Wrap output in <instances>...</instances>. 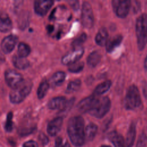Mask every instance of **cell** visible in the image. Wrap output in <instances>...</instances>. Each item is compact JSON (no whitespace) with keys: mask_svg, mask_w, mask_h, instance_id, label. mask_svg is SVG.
Listing matches in <instances>:
<instances>
[{"mask_svg":"<svg viewBox=\"0 0 147 147\" xmlns=\"http://www.w3.org/2000/svg\"><path fill=\"white\" fill-rule=\"evenodd\" d=\"M147 145V136L145 133H142L137 141L136 147H146Z\"/></svg>","mask_w":147,"mask_h":147,"instance_id":"obj_31","label":"cell"},{"mask_svg":"<svg viewBox=\"0 0 147 147\" xmlns=\"http://www.w3.org/2000/svg\"><path fill=\"white\" fill-rule=\"evenodd\" d=\"M49 82L46 79H44L43 80H42L37 90V95L38 98L41 99L44 98L49 90Z\"/></svg>","mask_w":147,"mask_h":147,"instance_id":"obj_25","label":"cell"},{"mask_svg":"<svg viewBox=\"0 0 147 147\" xmlns=\"http://www.w3.org/2000/svg\"><path fill=\"white\" fill-rule=\"evenodd\" d=\"M136 126L134 122H132L128 129L126 138L125 142L124 147H132L136 138Z\"/></svg>","mask_w":147,"mask_h":147,"instance_id":"obj_17","label":"cell"},{"mask_svg":"<svg viewBox=\"0 0 147 147\" xmlns=\"http://www.w3.org/2000/svg\"><path fill=\"white\" fill-rule=\"evenodd\" d=\"M136 33L137 45L142 51L147 44V14L142 13L138 17L136 22Z\"/></svg>","mask_w":147,"mask_h":147,"instance_id":"obj_3","label":"cell"},{"mask_svg":"<svg viewBox=\"0 0 147 147\" xmlns=\"http://www.w3.org/2000/svg\"><path fill=\"white\" fill-rule=\"evenodd\" d=\"M63 123V119L61 117H58L51 121L47 128L48 134L51 136H55L60 131Z\"/></svg>","mask_w":147,"mask_h":147,"instance_id":"obj_13","label":"cell"},{"mask_svg":"<svg viewBox=\"0 0 147 147\" xmlns=\"http://www.w3.org/2000/svg\"><path fill=\"white\" fill-rule=\"evenodd\" d=\"M61 147H71V146H70V145L69 144L68 142H65V143H63V144Z\"/></svg>","mask_w":147,"mask_h":147,"instance_id":"obj_37","label":"cell"},{"mask_svg":"<svg viewBox=\"0 0 147 147\" xmlns=\"http://www.w3.org/2000/svg\"><path fill=\"white\" fill-rule=\"evenodd\" d=\"M81 84L82 82L79 79H76L70 82L68 84L65 92L67 94H70L77 91L80 88Z\"/></svg>","mask_w":147,"mask_h":147,"instance_id":"obj_27","label":"cell"},{"mask_svg":"<svg viewBox=\"0 0 147 147\" xmlns=\"http://www.w3.org/2000/svg\"><path fill=\"white\" fill-rule=\"evenodd\" d=\"M74 102H75V98H71L69 100H67L65 106L61 110V111L63 113V112H66L67 111H69L71 109V108H72L74 103Z\"/></svg>","mask_w":147,"mask_h":147,"instance_id":"obj_33","label":"cell"},{"mask_svg":"<svg viewBox=\"0 0 147 147\" xmlns=\"http://www.w3.org/2000/svg\"><path fill=\"white\" fill-rule=\"evenodd\" d=\"M67 100L64 96H57L51 99L48 103V107L51 110L59 109L61 110L65 106Z\"/></svg>","mask_w":147,"mask_h":147,"instance_id":"obj_15","label":"cell"},{"mask_svg":"<svg viewBox=\"0 0 147 147\" xmlns=\"http://www.w3.org/2000/svg\"><path fill=\"white\" fill-rule=\"evenodd\" d=\"M108 37H109V33L107 32V30L105 28H101L96 33L95 37V41L97 45L103 47L105 46L106 44V42L108 40Z\"/></svg>","mask_w":147,"mask_h":147,"instance_id":"obj_18","label":"cell"},{"mask_svg":"<svg viewBox=\"0 0 147 147\" xmlns=\"http://www.w3.org/2000/svg\"><path fill=\"white\" fill-rule=\"evenodd\" d=\"M13 113L11 112H9L7 114L6 123L5 125V129L7 132H10L13 129Z\"/></svg>","mask_w":147,"mask_h":147,"instance_id":"obj_30","label":"cell"},{"mask_svg":"<svg viewBox=\"0 0 147 147\" xmlns=\"http://www.w3.org/2000/svg\"><path fill=\"white\" fill-rule=\"evenodd\" d=\"M101 60V55L98 51L92 52L87 58V64L90 68L95 67Z\"/></svg>","mask_w":147,"mask_h":147,"instance_id":"obj_23","label":"cell"},{"mask_svg":"<svg viewBox=\"0 0 147 147\" xmlns=\"http://www.w3.org/2000/svg\"><path fill=\"white\" fill-rule=\"evenodd\" d=\"M82 23L84 27L91 28L94 24V17L91 4L87 1L83 2L81 15Z\"/></svg>","mask_w":147,"mask_h":147,"instance_id":"obj_6","label":"cell"},{"mask_svg":"<svg viewBox=\"0 0 147 147\" xmlns=\"http://www.w3.org/2000/svg\"><path fill=\"white\" fill-rule=\"evenodd\" d=\"M100 147H111V146H109V145H104L101 146Z\"/></svg>","mask_w":147,"mask_h":147,"instance_id":"obj_38","label":"cell"},{"mask_svg":"<svg viewBox=\"0 0 147 147\" xmlns=\"http://www.w3.org/2000/svg\"><path fill=\"white\" fill-rule=\"evenodd\" d=\"M67 133L74 146H81L85 141L84 122L81 116L71 118L67 124Z\"/></svg>","mask_w":147,"mask_h":147,"instance_id":"obj_1","label":"cell"},{"mask_svg":"<svg viewBox=\"0 0 147 147\" xmlns=\"http://www.w3.org/2000/svg\"><path fill=\"white\" fill-rule=\"evenodd\" d=\"M87 40V34L85 33H82L78 37L75 38L72 42L71 45L73 47L78 48V47L80 46L83 44Z\"/></svg>","mask_w":147,"mask_h":147,"instance_id":"obj_29","label":"cell"},{"mask_svg":"<svg viewBox=\"0 0 147 147\" xmlns=\"http://www.w3.org/2000/svg\"><path fill=\"white\" fill-rule=\"evenodd\" d=\"M32 87L33 83L30 80H24L19 86L11 91L9 94L10 102L13 104H18L22 102L30 94Z\"/></svg>","mask_w":147,"mask_h":147,"instance_id":"obj_2","label":"cell"},{"mask_svg":"<svg viewBox=\"0 0 147 147\" xmlns=\"http://www.w3.org/2000/svg\"><path fill=\"white\" fill-rule=\"evenodd\" d=\"M38 139H39L40 142L43 145H45L49 142V139H48V137L44 133H40L39 134Z\"/></svg>","mask_w":147,"mask_h":147,"instance_id":"obj_34","label":"cell"},{"mask_svg":"<svg viewBox=\"0 0 147 147\" xmlns=\"http://www.w3.org/2000/svg\"><path fill=\"white\" fill-rule=\"evenodd\" d=\"M141 105V99L138 87L132 84L129 86L124 99V106L126 109L136 110Z\"/></svg>","mask_w":147,"mask_h":147,"instance_id":"obj_4","label":"cell"},{"mask_svg":"<svg viewBox=\"0 0 147 147\" xmlns=\"http://www.w3.org/2000/svg\"><path fill=\"white\" fill-rule=\"evenodd\" d=\"M54 1L50 0H38L34 3L35 13L40 16H44L52 7Z\"/></svg>","mask_w":147,"mask_h":147,"instance_id":"obj_11","label":"cell"},{"mask_svg":"<svg viewBox=\"0 0 147 147\" xmlns=\"http://www.w3.org/2000/svg\"><path fill=\"white\" fill-rule=\"evenodd\" d=\"M108 138L113 144L114 147H124L125 146L123 137L116 131H113L109 133Z\"/></svg>","mask_w":147,"mask_h":147,"instance_id":"obj_19","label":"cell"},{"mask_svg":"<svg viewBox=\"0 0 147 147\" xmlns=\"http://www.w3.org/2000/svg\"><path fill=\"white\" fill-rule=\"evenodd\" d=\"M98 131V126L94 123H90L84 129L85 140L92 141L95 137Z\"/></svg>","mask_w":147,"mask_h":147,"instance_id":"obj_20","label":"cell"},{"mask_svg":"<svg viewBox=\"0 0 147 147\" xmlns=\"http://www.w3.org/2000/svg\"><path fill=\"white\" fill-rule=\"evenodd\" d=\"M22 147H38V145L36 141L33 140H30L25 142L23 144Z\"/></svg>","mask_w":147,"mask_h":147,"instance_id":"obj_35","label":"cell"},{"mask_svg":"<svg viewBox=\"0 0 147 147\" xmlns=\"http://www.w3.org/2000/svg\"><path fill=\"white\" fill-rule=\"evenodd\" d=\"M145 65H147V58L145 60Z\"/></svg>","mask_w":147,"mask_h":147,"instance_id":"obj_39","label":"cell"},{"mask_svg":"<svg viewBox=\"0 0 147 147\" xmlns=\"http://www.w3.org/2000/svg\"><path fill=\"white\" fill-rule=\"evenodd\" d=\"M35 127H22L21 128L18 132L22 136L28 135L31 133H32L35 130Z\"/></svg>","mask_w":147,"mask_h":147,"instance_id":"obj_32","label":"cell"},{"mask_svg":"<svg viewBox=\"0 0 147 147\" xmlns=\"http://www.w3.org/2000/svg\"><path fill=\"white\" fill-rule=\"evenodd\" d=\"M84 53V49L78 48L71 52L66 54L61 59V63L64 65H70L75 63L82 58Z\"/></svg>","mask_w":147,"mask_h":147,"instance_id":"obj_10","label":"cell"},{"mask_svg":"<svg viewBox=\"0 0 147 147\" xmlns=\"http://www.w3.org/2000/svg\"><path fill=\"white\" fill-rule=\"evenodd\" d=\"M84 66V64L83 61H77L75 63L69 65L68 71L72 73H79L81 72Z\"/></svg>","mask_w":147,"mask_h":147,"instance_id":"obj_28","label":"cell"},{"mask_svg":"<svg viewBox=\"0 0 147 147\" xmlns=\"http://www.w3.org/2000/svg\"><path fill=\"white\" fill-rule=\"evenodd\" d=\"M13 27V24L9 16L3 12H0V31L6 33L10 31Z\"/></svg>","mask_w":147,"mask_h":147,"instance_id":"obj_14","label":"cell"},{"mask_svg":"<svg viewBox=\"0 0 147 147\" xmlns=\"http://www.w3.org/2000/svg\"><path fill=\"white\" fill-rule=\"evenodd\" d=\"M66 74L63 71H58L55 72L51 79V82L55 86L61 85L65 79Z\"/></svg>","mask_w":147,"mask_h":147,"instance_id":"obj_24","label":"cell"},{"mask_svg":"<svg viewBox=\"0 0 147 147\" xmlns=\"http://www.w3.org/2000/svg\"><path fill=\"white\" fill-rule=\"evenodd\" d=\"M18 40L16 35L10 34L5 37L1 42V49L5 54L10 53L13 51Z\"/></svg>","mask_w":147,"mask_h":147,"instance_id":"obj_12","label":"cell"},{"mask_svg":"<svg viewBox=\"0 0 147 147\" xmlns=\"http://www.w3.org/2000/svg\"><path fill=\"white\" fill-rule=\"evenodd\" d=\"M123 37L121 34H116L108 39L106 44V50L107 52H112L121 43Z\"/></svg>","mask_w":147,"mask_h":147,"instance_id":"obj_16","label":"cell"},{"mask_svg":"<svg viewBox=\"0 0 147 147\" xmlns=\"http://www.w3.org/2000/svg\"><path fill=\"white\" fill-rule=\"evenodd\" d=\"M98 100L97 96L91 95L80 100L77 105V108L81 112L88 113L94 108Z\"/></svg>","mask_w":147,"mask_h":147,"instance_id":"obj_9","label":"cell"},{"mask_svg":"<svg viewBox=\"0 0 147 147\" xmlns=\"http://www.w3.org/2000/svg\"><path fill=\"white\" fill-rule=\"evenodd\" d=\"M111 3L113 10L117 17L121 18H124L127 17L131 6L130 1L113 0Z\"/></svg>","mask_w":147,"mask_h":147,"instance_id":"obj_7","label":"cell"},{"mask_svg":"<svg viewBox=\"0 0 147 147\" xmlns=\"http://www.w3.org/2000/svg\"><path fill=\"white\" fill-rule=\"evenodd\" d=\"M13 65L19 69H26L29 66V61L24 57H21L18 55H15L12 58Z\"/></svg>","mask_w":147,"mask_h":147,"instance_id":"obj_22","label":"cell"},{"mask_svg":"<svg viewBox=\"0 0 147 147\" xmlns=\"http://www.w3.org/2000/svg\"><path fill=\"white\" fill-rule=\"evenodd\" d=\"M31 49L30 47L25 42H20L18 45L17 54L21 57L26 58L30 53Z\"/></svg>","mask_w":147,"mask_h":147,"instance_id":"obj_26","label":"cell"},{"mask_svg":"<svg viewBox=\"0 0 147 147\" xmlns=\"http://www.w3.org/2000/svg\"><path fill=\"white\" fill-rule=\"evenodd\" d=\"M71 7L74 10H78L79 9V3L78 1H70L68 2Z\"/></svg>","mask_w":147,"mask_h":147,"instance_id":"obj_36","label":"cell"},{"mask_svg":"<svg viewBox=\"0 0 147 147\" xmlns=\"http://www.w3.org/2000/svg\"><path fill=\"white\" fill-rule=\"evenodd\" d=\"M111 105V100L108 96L99 98L94 108L88 113L95 118H102L109 111Z\"/></svg>","mask_w":147,"mask_h":147,"instance_id":"obj_5","label":"cell"},{"mask_svg":"<svg viewBox=\"0 0 147 147\" xmlns=\"http://www.w3.org/2000/svg\"><path fill=\"white\" fill-rule=\"evenodd\" d=\"M111 82L109 80L102 82L95 87L92 95L96 96L103 95V94L106 93L108 90H109L111 86Z\"/></svg>","mask_w":147,"mask_h":147,"instance_id":"obj_21","label":"cell"},{"mask_svg":"<svg viewBox=\"0 0 147 147\" xmlns=\"http://www.w3.org/2000/svg\"><path fill=\"white\" fill-rule=\"evenodd\" d=\"M5 79L7 84L12 89L19 86L23 81L22 75L13 69H7L5 72Z\"/></svg>","mask_w":147,"mask_h":147,"instance_id":"obj_8","label":"cell"}]
</instances>
